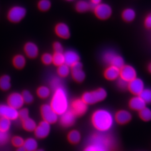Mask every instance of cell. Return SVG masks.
I'll return each instance as SVG.
<instances>
[{"mask_svg":"<svg viewBox=\"0 0 151 151\" xmlns=\"http://www.w3.org/2000/svg\"><path fill=\"white\" fill-rule=\"evenodd\" d=\"M114 143L111 135L99 132L90 137L83 151H111Z\"/></svg>","mask_w":151,"mask_h":151,"instance_id":"6da1fadb","label":"cell"},{"mask_svg":"<svg viewBox=\"0 0 151 151\" xmlns=\"http://www.w3.org/2000/svg\"><path fill=\"white\" fill-rule=\"evenodd\" d=\"M91 120L93 126L97 131L106 133L112 128L115 119L109 111L100 109L93 113Z\"/></svg>","mask_w":151,"mask_h":151,"instance_id":"7a4b0ae2","label":"cell"},{"mask_svg":"<svg viewBox=\"0 0 151 151\" xmlns=\"http://www.w3.org/2000/svg\"><path fill=\"white\" fill-rule=\"evenodd\" d=\"M53 91L50 105L57 114L61 116L68 110L69 102L67 93L63 86Z\"/></svg>","mask_w":151,"mask_h":151,"instance_id":"3957f363","label":"cell"},{"mask_svg":"<svg viewBox=\"0 0 151 151\" xmlns=\"http://www.w3.org/2000/svg\"><path fill=\"white\" fill-rule=\"evenodd\" d=\"M106 96L107 92L106 90L100 88L93 91L86 92L83 94L82 99L87 105H91L102 101Z\"/></svg>","mask_w":151,"mask_h":151,"instance_id":"277c9868","label":"cell"},{"mask_svg":"<svg viewBox=\"0 0 151 151\" xmlns=\"http://www.w3.org/2000/svg\"><path fill=\"white\" fill-rule=\"evenodd\" d=\"M103 60L110 66H114L120 69L125 65L122 57L113 50L106 51L103 55Z\"/></svg>","mask_w":151,"mask_h":151,"instance_id":"5b68a950","label":"cell"},{"mask_svg":"<svg viewBox=\"0 0 151 151\" xmlns=\"http://www.w3.org/2000/svg\"><path fill=\"white\" fill-rule=\"evenodd\" d=\"M27 11L21 6H14L9 9L7 13V18L12 23H18L24 18Z\"/></svg>","mask_w":151,"mask_h":151,"instance_id":"8992f818","label":"cell"},{"mask_svg":"<svg viewBox=\"0 0 151 151\" xmlns=\"http://www.w3.org/2000/svg\"><path fill=\"white\" fill-rule=\"evenodd\" d=\"M41 114L44 121L53 124L58 119V114L54 111L51 106L49 104H44L41 108Z\"/></svg>","mask_w":151,"mask_h":151,"instance_id":"52a82bcc","label":"cell"},{"mask_svg":"<svg viewBox=\"0 0 151 151\" xmlns=\"http://www.w3.org/2000/svg\"><path fill=\"white\" fill-rule=\"evenodd\" d=\"M96 16L101 20L109 18L112 14V9L109 4L101 3L96 6L94 9Z\"/></svg>","mask_w":151,"mask_h":151,"instance_id":"ba28073f","label":"cell"},{"mask_svg":"<svg viewBox=\"0 0 151 151\" xmlns=\"http://www.w3.org/2000/svg\"><path fill=\"white\" fill-rule=\"evenodd\" d=\"M0 117L15 120L19 117L18 111L8 104H0Z\"/></svg>","mask_w":151,"mask_h":151,"instance_id":"9c48e42d","label":"cell"},{"mask_svg":"<svg viewBox=\"0 0 151 151\" xmlns=\"http://www.w3.org/2000/svg\"><path fill=\"white\" fill-rule=\"evenodd\" d=\"M88 105L82 99H76L72 101L70 110L76 116H82L87 111Z\"/></svg>","mask_w":151,"mask_h":151,"instance_id":"30bf717a","label":"cell"},{"mask_svg":"<svg viewBox=\"0 0 151 151\" xmlns=\"http://www.w3.org/2000/svg\"><path fill=\"white\" fill-rule=\"evenodd\" d=\"M120 70V77L128 82L137 78V71L133 66L124 65Z\"/></svg>","mask_w":151,"mask_h":151,"instance_id":"8fae6325","label":"cell"},{"mask_svg":"<svg viewBox=\"0 0 151 151\" xmlns=\"http://www.w3.org/2000/svg\"><path fill=\"white\" fill-rule=\"evenodd\" d=\"M70 68V73L73 79L77 82H81L85 78V73L82 68V64L80 62H78Z\"/></svg>","mask_w":151,"mask_h":151,"instance_id":"7c38bea8","label":"cell"},{"mask_svg":"<svg viewBox=\"0 0 151 151\" xmlns=\"http://www.w3.org/2000/svg\"><path fill=\"white\" fill-rule=\"evenodd\" d=\"M50 125L46 121L41 122L34 130V133L36 137L42 139L47 137L50 133Z\"/></svg>","mask_w":151,"mask_h":151,"instance_id":"4fadbf2b","label":"cell"},{"mask_svg":"<svg viewBox=\"0 0 151 151\" xmlns=\"http://www.w3.org/2000/svg\"><path fill=\"white\" fill-rule=\"evenodd\" d=\"M24 103L22 94L20 93H12L7 99V104L16 110L21 108Z\"/></svg>","mask_w":151,"mask_h":151,"instance_id":"5bb4252c","label":"cell"},{"mask_svg":"<svg viewBox=\"0 0 151 151\" xmlns=\"http://www.w3.org/2000/svg\"><path fill=\"white\" fill-rule=\"evenodd\" d=\"M128 88L133 94L139 96L144 88V82L141 79L135 78L129 82Z\"/></svg>","mask_w":151,"mask_h":151,"instance_id":"9a60e30c","label":"cell"},{"mask_svg":"<svg viewBox=\"0 0 151 151\" xmlns=\"http://www.w3.org/2000/svg\"><path fill=\"white\" fill-rule=\"evenodd\" d=\"M76 116L70 109L61 115L60 123L62 125L65 127H70L75 122Z\"/></svg>","mask_w":151,"mask_h":151,"instance_id":"2e32d148","label":"cell"},{"mask_svg":"<svg viewBox=\"0 0 151 151\" xmlns=\"http://www.w3.org/2000/svg\"><path fill=\"white\" fill-rule=\"evenodd\" d=\"M24 52L30 59L36 58L39 54V49L37 45L32 42H29L24 45Z\"/></svg>","mask_w":151,"mask_h":151,"instance_id":"e0dca14e","label":"cell"},{"mask_svg":"<svg viewBox=\"0 0 151 151\" xmlns=\"http://www.w3.org/2000/svg\"><path fill=\"white\" fill-rule=\"evenodd\" d=\"M65 64L71 67L76 63L79 62L80 57L78 54L74 50H68L64 53Z\"/></svg>","mask_w":151,"mask_h":151,"instance_id":"ac0fdd59","label":"cell"},{"mask_svg":"<svg viewBox=\"0 0 151 151\" xmlns=\"http://www.w3.org/2000/svg\"><path fill=\"white\" fill-rule=\"evenodd\" d=\"M55 32L61 38L67 39L70 37V29L67 24L64 23H59L55 27Z\"/></svg>","mask_w":151,"mask_h":151,"instance_id":"d6986e66","label":"cell"},{"mask_svg":"<svg viewBox=\"0 0 151 151\" xmlns=\"http://www.w3.org/2000/svg\"><path fill=\"white\" fill-rule=\"evenodd\" d=\"M146 103L139 96L133 97L129 102V106L132 109L140 111L146 107Z\"/></svg>","mask_w":151,"mask_h":151,"instance_id":"ffe728a7","label":"cell"},{"mask_svg":"<svg viewBox=\"0 0 151 151\" xmlns=\"http://www.w3.org/2000/svg\"><path fill=\"white\" fill-rule=\"evenodd\" d=\"M132 115L129 111L125 110H121L118 111L114 116V119L118 123L124 124L131 120Z\"/></svg>","mask_w":151,"mask_h":151,"instance_id":"44dd1931","label":"cell"},{"mask_svg":"<svg viewBox=\"0 0 151 151\" xmlns=\"http://www.w3.org/2000/svg\"><path fill=\"white\" fill-rule=\"evenodd\" d=\"M120 68L114 66H110L105 70L104 76L108 80H116L120 77Z\"/></svg>","mask_w":151,"mask_h":151,"instance_id":"7402d4cb","label":"cell"},{"mask_svg":"<svg viewBox=\"0 0 151 151\" xmlns=\"http://www.w3.org/2000/svg\"><path fill=\"white\" fill-rule=\"evenodd\" d=\"M12 64L15 68L18 70H21L26 66V58L23 55L17 54L13 58Z\"/></svg>","mask_w":151,"mask_h":151,"instance_id":"603a6c76","label":"cell"},{"mask_svg":"<svg viewBox=\"0 0 151 151\" xmlns=\"http://www.w3.org/2000/svg\"><path fill=\"white\" fill-rule=\"evenodd\" d=\"M23 146L27 151H35L38 148V142L34 138H27L24 140Z\"/></svg>","mask_w":151,"mask_h":151,"instance_id":"cb8c5ba5","label":"cell"},{"mask_svg":"<svg viewBox=\"0 0 151 151\" xmlns=\"http://www.w3.org/2000/svg\"><path fill=\"white\" fill-rule=\"evenodd\" d=\"M22 125L24 130L28 132L34 131L37 126L35 121L29 117L23 120Z\"/></svg>","mask_w":151,"mask_h":151,"instance_id":"d4e9b609","label":"cell"},{"mask_svg":"<svg viewBox=\"0 0 151 151\" xmlns=\"http://www.w3.org/2000/svg\"><path fill=\"white\" fill-rule=\"evenodd\" d=\"M11 79L8 75H4L0 77V88L3 91H7L11 88Z\"/></svg>","mask_w":151,"mask_h":151,"instance_id":"484cf974","label":"cell"},{"mask_svg":"<svg viewBox=\"0 0 151 151\" xmlns=\"http://www.w3.org/2000/svg\"><path fill=\"white\" fill-rule=\"evenodd\" d=\"M76 8L79 12H85L91 9V4L86 1L81 0L76 3Z\"/></svg>","mask_w":151,"mask_h":151,"instance_id":"4316f807","label":"cell"},{"mask_svg":"<svg viewBox=\"0 0 151 151\" xmlns=\"http://www.w3.org/2000/svg\"><path fill=\"white\" fill-rule=\"evenodd\" d=\"M135 12L134 10L132 9H127L123 11L122 18L124 20L127 22L133 21L135 18Z\"/></svg>","mask_w":151,"mask_h":151,"instance_id":"83f0119b","label":"cell"},{"mask_svg":"<svg viewBox=\"0 0 151 151\" xmlns=\"http://www.w3.org/2000/svg\"><path fill=\"white\" fill-rule=\"evenodd\" d=\"M68 138L70 142L73 144H76L80 141L81 137L79 132L77 130H73L68 134Z\"/></svg>","mask_w":151,"mask_h":151,"instance_id":"f1b7e54d","label":"cell"},{"mask_svg":"<svg viewBox=\"0 0 151 151\" xmlns=\"http://www.w3.org/2000/svg\"><path fill=\"white\" fill-rule=\"evenodd\" d=\"M52 57V63L55 66L59 67L64 64V55L63 53H54Z\"/></svg>","mask_w":151,"mask_h":151,"instance_id":"f546056e","label":"cell"},{"mask_svg":"<svg viewBox=\"0 0 151 151\" xmlns=\"http://www.w3.org/2000/svg\"><path fill=\"white\" fill-rule=\"evenodd\" d=\"M70 67L65 64L58 67L57 72L58 76L62 78L67 77L70 73Z\"/></svg>","mask_w":151,"mask_h":151,"instance_id":"4dcf8cb0","label":"cell"},{"mask_svg":"<svg viewBox=\"0 0 151 151\" xmlns=\"http://www.w3.org/2000/svg\"><path fill=\"white\" fill-rule=\"evenodd\" d=\"M50 88L45 86H41L37 90V95L41 99H47L50 96Z\"/></svg>","mask_w":151,"mask_h":151,"instance_id":"1f68e13d","label":"cell"},{"mask_svg":"<svg viewBox=\"0 0 151 151\" xmlns=\"http://www.w3.org/2000/svg\"><path fill=\"white\" fill-rule=\"evenodd\" d=\"M11 120L7 118L0 117V131L7 132L11 127Z\"/></svg>","mask_w":151,"mask_h":151,"instance_id":"d6a6232c","label":"cell"},{"mask_svg":"<svg viewBox=\"0 0 151 151\" xmlns=\"http://www.w3.org/2000/svg\"><path fill=\"white\" fill-rule=\"evenodd\" d=\"M38 7L41 12H47L51 7V2L50 0H40L38 4Z\"/></svg>","mask_w":151,"mask_h":151,"instance_id":"836d02e7","label":"cell"},{"mask_svg":"<svg viewBox=\"0 0 151 151\" xmlns=\"http://www.w3.org/2000/svg\"><path fill=\"white\" fill-rule=\"evenodd\" d=\"M139 116L144 121H150L151 120V110L148 108H144L139 111Z\"/></svg>","mask_w":151,"mask_h":151,"instance_id":"e575fe53","label":"cell"},{"mask_svg":"<svg viewBox=\"0 0 151 151\" xmlns=\"http://www.w3.org/2000/svg\"><path fill=\"white\" fill-rule=\"evenodd\" d=\"M139 96L146 103H151V89L150 88H144Z\"/></svg>","mask_w":151,"mask_h":151,"instance_id":"d590c367","label":"cell"},{"mask_svg":"<svg viewBox=\"0 0 151 151\" xmlns=\"http://www.w3.org/2000/svg\"><path fill=\"white\" fill-rule=\"evenodd\" d=\"M22 96L23 97V100L24 103L27 104H30L33 102L34 98L30 91L27 90H24L22 93Z\"/></svg>","mask_w":151,"mask_h":151,"instance_id":"8d00e7d4","label":"cell"},{"mask_svg":"<svg viewBox=\"0 0 151 151\" xmlns=\"http://www.w3.org/2000/svg\"><path fill=\"white\" fill-rule=\"evenodd\" d=\"M52 55L49 53H45L42 56L41 60L43 64L46 65H50L52 63Z\"/></svg>","mask_w":151,"mask_h":151,"instance_id":"74e56055","label":"cell"},{"mask_svg":"<svg viewBox=\"0 0 151 151\" xmlns=\"http://www.w3.org/2000/svg\"><path fill=\"white\" fill-rule=\"evenodd\" d=\"M24 141V140L22 137L19 136L14 137L12 139V143L13 145L18 148L23 146Z\"/></svg>","mask_w":151,"mask_h":151,"instance_id":"f35d334b","label":"cell"},{"mask_svg":"<svg viewBox=\"0 0 151 151\" xmlns=\"http://www.w3.org/2000/svg\"><path fill=\"white\" fill-rule=\"evenodd\" d=\"M19 117L22 120H24L29 117V111L27 108L22 109L18 111Z\"/></svg>","mask_w":151,"mask_h":151,"instance_id":"ab89813d","label":"cell"},{"mask_svg":"<svg viewBox=\"0 0 151 151\" xmlns=\"http://www.w3.org/2000/svg\"><path fill=\"white\" fill-rule=\"evenodd\" d=\"M53 49L54 53H63L64 51V48L62 45L59 42H56L53 44Z\"/></svg>","mask_w":151,"mask_h":151,"instance_id":"60d3db41","label":"cell"},{"mask_svg":"<svg viewBox=\"0 0 151 151\" xmlns=\"http://www.w3.org/2000/svg\"><path fill=\"white\" fill-rule=\"evenodd\" d=\"M9 135L7 132L0 131V145L4 144L9 140Z\"/></svg>","mask_w":151,"mask_h":151,"instance_id":"b9f144b4","label":"cell"},{"mask_svg":"<svg viewBox=\"0 0 151 151\" xmlns=\"http://www.w3.org/2000/svg\"><path fill=\"white\" fill-rule=\"evenodd\" d=\"M62 86V81L61 79L58 78H55L53 79V80L51 82V87L53 90H54L56 88H58L59 87Z\"/></svg>","mask_w":151,"mask_h":151,"instance_id":"7bdbcfd3","label":"cell"},{"mask_svg":"<svg viewBox=\"0 0 151 151\" xmlns=\"http://www.w3.org/2000/svg\"><path fill=\"white\" fill-rule=\"evenodd\" d=\"M128 84L129 82L121 79V78H120L117 81V85H118V87L123 90L128 88Z\"/></svg>","mask_w":151,"mask_h":151,"instance_id":"ee69618b","label":"cell"},{"mask_svg":"<svg viewBox=\"0 0 151 151\" xmlns=\"http://www.w3.org/2000/svg\"><path fill=\"white\" fill-rule=\"evenodd\" d=\"M144 23L146 27L148 29H151V13L146 18Z\"/></svg>","mask_w":151,"mask_h":151,"instance_id":"f6af8a7d","label":"cell"},{"mask_svg":"<svg viewBox=\"0 0 151 151\" xmlns=\"http://www.w3.org/2000/svg\"><path fill=\"white\" fill-rule=\"evenodd\" d=\"M102 0H91V9H94L96 6L101 4Z\"/></svg>","mask_w":151,"mask_h":151,"instance_id":"bcb514c9","label":"cell"},{"mask_svg":"<svg viewBox=\"0 0 151 151\" xmlns=\"http://www.w3.org/2000/svg\"><path fill=\"white\" fill-rule=\"evenodd\" d=\"M16 151H27L26 150V149H24V147H23V146H22V147H18V148L17 149Z\"/></svg>","mask_w":151,"mask_h":151,"instance_id":"7dc6e473","label":"cell"},{"mask_svg":"<svg viewBox=\"0 0 151 151\" xmlns=\"http://www.w3.org/2000/svg\"><path fill=\"white\" fill-rule=\"evenodd\" d=\"M149 70L150 71V73H151V63L150 64V65L149 66Z\"/></svg>","mask_w":151,"mask_h":151,"instance_id":"c3c4849f","label":"cell"},{"mask_svg":"<svg viewBox=\"0 0 151 151\" xmlns=\"http://www.w3.org/2000/svg\"><path fill=\"white\" fill-rule=\"evenodd\" d=\"M35 151H45L44 150H43V149H37V150H36Z\"/></svg>","mask_w":151,"mask_h":151,"instance_id":"681fc988","label":"cell"},{"mask_svg":"<svg viewBox=\"0 0 151 151\" xmlns=\"http://www.w3.org/2000/svg\"><path fill=\"white\" fill-rule=\"evenodd\" d=\"M68 1H73V0H67Z\"/></svg>","mask_w":151,"mask_h":151,"instance_id":"f907efd6","label":"cell"}]
</instances>
